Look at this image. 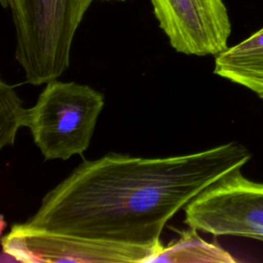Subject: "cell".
<instances>
[{"instance_id":"cell-1","label":"cell","mask_w":263,"mask_h":263,"mask_svg":"<svg viewBox=\"0 0 263 263\" xmlns=\"http://www.w3.org/2000/svg\"><path fill=\"white\" fill-rule=\"evenodd\" d=\"M250 151L229 142L167 157L107 153L84 160L26 224L47 231L162 250L166 222L206 187L241 170Z\"/></svg>"},{"instance_id":"cell-2","label":"cell","mask_w":263,"mask_h":263,"mask_svg":"<svg viewBox=\"0 0 263 263\" xmlns=\"http://www.w3.org/2000/svg\"><path fill=\"white\" fill-rule=\"evenodd\" d=\"M11 15L15 59L26 80L40 85L69 67L75 33L93 0H0Z\"/></svg>"},{"instance_id":"cell-3","label":"cell","mask_w":263,"mask_h":263,"mask_svg":"<svg viewBox=\"0 0 263 263\" xmlns=\"http://www.w3.org/2000/svg\"><path fill=\"white\" fill-rule=\"evenodd\" d=\"M103 107L104 96L88 85L57 79L47 82L29 109L27 124L44 159L82 155Z\"/></svg>"},{"instance_id":"cell-4","label":"cell","mask_w":263,"mask_h":263,"mask_svg":"<svg viewBox=\"0 0 263 263\" xmlns=\"http://www.w3.org/2000/svg\"><path fill=\"white\" fill-rule=\"evenodd\" d=\"M184 211L190 228L263 241V183L246 178L240 170L206 187Z\"/></svg>"},{"instance_id":"cell-5","label":"cell","mask_w":263,"mask_h":263,"mask_svg":"<svg viewBox=\"0 0 263 263\" xmlns=\"http://www.w3.org/2000/svg\"><path fill=\"white\" fill-rule=\"evenodd\" d=\"M4 253L22 262H150L161 250L69 235L13 224L2 238Z\"/></svg>"},{"instance_id":"cell-6","label":"cell","mask_w":263,"mask_h":263,"mask_svg":"<svg viewBox=\"0 0 263 263\" xmlns=\"http://www.w3.org/2000/svg\"><path fill=\"white\" fill-rule=\"evenodd\" d=\"M171 46L190 55H218L228 48L231 23L223 0H151Z\"/></svg>"},{"instance_id":"cell-7","label":"cell","mask_w":263,"mask_h":263,"mask_svg":"<svg viewBox=\"0 0 263 263\" xmlns=\"http://www.w3.org/2000/svg\"><path fill=\"white\" fill-rule=\"evenodd\" d=\"M214 73L263 100V28L216 55Z\"/></svg>"},{"instance_id":"cell-8","label":"cell","mask_w":263,"mask_h":263,"mask_svg":"<svg viewBox=\"0 0 263 263\" xmlns=\"http://www.w3.org/2000/svg\"><path fill=\"white\" fill-rule=\"evenodd\" d=\"M236 260L217 243L203 240L190 228L180 232L176 241L163 246L162 250L153 257L150 262H173V263H205L223 262L231 263Z\"/></svg>"},{"instance_id":"cell-9","label":"cell","mask_w":263,"mask_h":263,"mask_svg":"<svg viewBox=\"0 0 263 263\" xmlns=\"http://www.w3.org/2000/svg\"><path fill=\"white\" fill-rule=\"evenodd\" d=\"M29 109L23 106L14 86L0 81V148L14 143L20 127L28 124Z\"/></svg>"},{"instance_id":"cell-10","label":"cell","mask_w":263,"mask_h":263,"mask_svg":"<svg viewBox=\"0 0 263 263\" xmlns=\"http://www.w3.org/2000/svg\"><path fill=\"white\" fill-rule=\"evenodd\" d=\"M105 1H109V0H105ZM117 1H125V0H117Z\"/></svg>"}]
</instances>
